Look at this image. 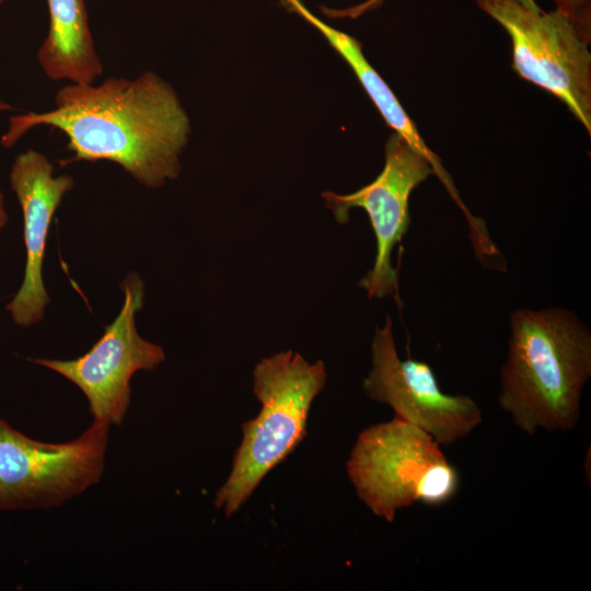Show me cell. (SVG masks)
Returning <instances> with one entry per match:
<instances>
[{
    "label": "cell",
    "instance_id": "30bf717a",
    "mask_svg": "<svg viewBox=\"0 0 591 591\" xmlns=\"http://www.w3.org/2000/svg\"><path fill=\"white\" fill-rule=\"evenodd\" d=\"M73 185L69 174L54 176V165L36 150L19 153L12 163L10 186L23 213L26 262L23 282L5 309L18 326L40 322L50 301L43 280L47 237L54 215Z\"/></svg>",
    "mask_w": 591,
    "mask_h": 591
},
{
    "label": "cell",
    "instance_id": "5bb4252c",
    "mask_svg": "<svg viewBox=\"0 0 591 591\" xmlns=\"http://www.w3.org/2000/svg\"><path fill=\"white\" fill-rule=\"evenodd\" d=\"M556 10L565 13L578 24L591 30V0H553Z\"/></svg>",
    "mask_w": 591,
    "mask_h": 591
},
{
    "label": "cell",
    "instance_id": "9c48e42d",
    "mask_svg": "<svg viewBox=\"0 0 591 591\" xmlns=\"http://www.w3.org/2000/svg\"><path fill=\"white\" fill-rule=\"evenodd\" d=\"M445 459L425 430L397 417L362 430L347 461V474L359 499L386 522L418 501L430 468Z\"/></svg>",
    "mask_w": 591,
    "mask_h": 591
},
{
    "label": "cell",
    "instance_id": "7c38bea8",
    "mask_svg": "<svg viewBox=\"0 0 591 591\" xmlns=\"http://www.w3.org/2000/svg\"><path fill=\"white\" fill-rule=\"evenodd\" d=\"M47 36L37 50L38 63L54 81L94 83L103 73L89 26L84 0H46Z\"/></svg>",
    "mask_w": 591,
    "mask_h": 591
},
{
    "label": "cell",
    "instance_id": "277c9868",
    "mask_svg": "<svg viewBox=\"0 0 591 591\" xmlns=\"http://www.w3.org/2000/svg\"><path fill=\"white\" fill-rule=\"evenodd\" d=\"M512 43V68L566 104L591 132V30L565 13L534 11L518 0H476Z\"/></svg>",
    "mask_w": 591,
    "mask_h": 591
},
{
    "label": "cell",
    "instance_id": "4fadbf2b",
    "mask_svg": "<svg viewBox=\"0 0 591 591\" xmlns=\"http://www.w3.org/2000/svg\"><path fill=\"white\" fill-rule=\"evenodd\" d=\"M383 1L384 0H367L363 3H360L358 5H354V7H350V8H346V9L336 10V9H327L325 7H322L321 10L328 18H333V19L351 18V19H355V18H358L359 15L366 13L367 11L375 9L376 7L382 4ZM518 1L521 2L523 5H525L526 8L531 9V10H534V11H540L541 10V8L536 4V2L534 0H518Z\"/></svg>",
    "mask_w": 591,
    "mask_h": 591
},
{
    "label": "cell",
    "instance_id": "2e32d148",
    "mask_svg": "<svg viewBox=\"0 0 591 591\" xmlns=\"http://www.w3.org/2000/svg\"><path fill=\"white\" fill-rule=\"evenodd\" d=\"M13 106L0 97V112L12 111Z\"/></svg>",
    "mask_w": 591,
    "mask_h": 591
},
{
    "label": "cell",
    "instance_id": "7a4b0ae2",
    "mask_svg": "<svg viewBox=\"0 0 591 591\" xmlns=\"http://www.w3.org/2000/svg\"><path fill=\"white\" fill-rule=\"evenodd\" d=\"M501 369L500 407L532 436L538 428L569 431L580 417V399L591 375V334L578 316L560 308L517 310Z\"/></svg>",
    "mask_w": 591,
    "mask_h": 591
},
{
    "label": "cell",
    "instance_id": "9a60e30c",
    "mask_svg": "<svg viewBox=\"0 0 591 591\" xmlns=\"http://www.w3.org/2000/svg\"><path fill=\"white\" fill-rule=\"evenodd\" d=\"M8 223V212L5 209L4 196L0 189V232Z\"/></svg>",
    "mask_w": 591,
    "mask_h": 591
},
{
    "label": "cell",
    "instance_id": "ba28073f",
    "mask_svg": "<svg viewBox=\"0 0 591 591\" xmlns=\"http://www.w3.org/2000/svg\"><path fill=\"white\" fill-rule=\"evenodd\" d=\"M431 174H434L431 162L394 132L385 144L384 167L373 182L348 195L322 194L327 208L341 224L348 222L352 208H362L369 216L376 254L373 267L359 282L369 298L393 296L401 303L397 273L391 255L410 223V194Z\"/></svg>",
    "mask_w": 591,
    "mask_h": 591
},
{
    "label": "cell",
    "instance_id": "e0dca14e",
    "mask_svg": "<svg viewBox=\"0 0 591 591\" xmlns=\"http://www.w3.org/2000/svg\"><path fill=\"white\" fill-rule=\"evenodd\" d=\"M4 0H0V4L3 2Z\"/></svg>",
    "mask_w": 591,
    "mask_h": 591
},
{
    "label": "cell",
    "instance_id": "6da1fadb",
    "mask_svg": "<svg viewBox=\"0 0 591 591\" xmlns=\"http://www.w3.org/2000/svg\"><path fill=\"white\" fill-rule=\"evenodd\" d=\"M54 104L46 112L10 117L1 144L12 147L28 130L48 126L68 140L72 157L61 165L114 162L148 188L178 176L190 120L174 89L157 73L111 77L100 84L68 82Z\"/></svg>",
    "mask_w": 591,
    "mask_h": 591
},
{
    "label": "cell",
    "instance_id": "8992f818",
    "mask_svg": "<svg viewBox=\"0 0 591 591\" xmlns=\"http://www.w3.org/2000/svg\"><path fill=\"white\" fill-rule=\"evenodd\" d=\"M121 290L124 303L118 315L88 352L72 360L31 359L74 383L86 396L93 419L116 426L129 408L132 375L153 370L165 359L163 348L143 339L136 327V314L144 299L142 279L130 273Z\"/></svg>",
    "mask_w": 591,
    "mask_h": 591
},
{
    "label": "cell",
    "instance_id": "52a82bcc",
    "mask_svg": "<svg viewBox=\"0 0 591 591\" xmlns=\"http://www.w3.org/2000/svg\"><path fill=\"white\" fill-rule=\"evenodd\" d=\"M371 354L372 369L362 384L366 394L440 445L455 443L483 422V413L471 397L441 391L428 363L398 357L389 315L384 326L375 328Z\"/></svg>",
    "mask_w": 591,
    "mask_h": 591
},
{
    "label": "cell",
    "instance_id": "8fae6325",
    "mask_svg": "<svg viewBox=\"0 0 591 591\" xmlns=\"http://www.w3.org/2000/svg\"><path fill=\"white\" fill-rule=\"evenodd\" d=\"M279 1L288 11L297 13L314 26L345 59L386 124L431 162L434 174L440 178L452 198L462 207L463 204L456 188L449 173L443 167L441 160L426 144L415 123L407 115L394 92L368 62L362 53L361 44L351 35L323 22L301 0Z\"/></svg>",
    "mask_w": 591,
    "mask_h": 591
},
{
    "label": "cell",
    "instance_id": "3957f363",
    "mask_svg": "<svg viewBox=\"0 0 591 591\" xmlns=\"http://www.w3.org/2000/svg\"><path fill=\"white\" fill-rule=\"evenodd\" d=\"M324 362L313 363L286 350L262 359L253 371V392L260 403L256 417L242 425L232 467L215 497L227 518L236 513L264 477L306 434L313 401L326 383Z\"/></svg>",
    "mask_w": 591,
    "mask_h": 591
},
{
    "label": "cell",
    "instance_id": "5b68a950",
    "mask_svg": "<svg viewBox=\"0 0 591 591\" xmlns=\"http://www.w3.org/2000/svg\"><path fill=\"white\" fill-rule=\"evenodd\" d=\"M111 425L93 419L77 439L34 440L0 417V510L49 509L99 483Z\"/></svg>",
    "mask_w": 591,
    "mask_h": 591
}]
</instances>
